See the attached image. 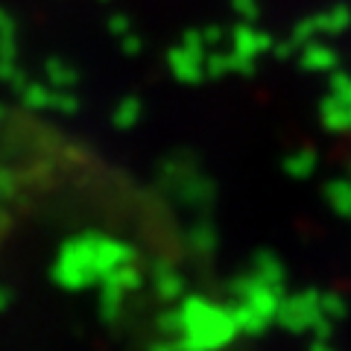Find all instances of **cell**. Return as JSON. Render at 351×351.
<instances>
[]
</instances>
